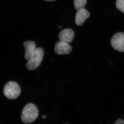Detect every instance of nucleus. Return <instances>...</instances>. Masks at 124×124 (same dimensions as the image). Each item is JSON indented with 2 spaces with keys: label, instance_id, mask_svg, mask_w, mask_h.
<instances>
[{
  "label": "nucleus",
  "instance_id": "f257e3e1",
  "mask_svg": "<svg viewBox=\"0 0 124 124\" xmlns=\"http://www.w3.org/2000/svg\"><path fill=\"white\" fill-rule=\"evenodd\" d=\"M38 116V108L33 103L27 104L23 108L21 119L25 124H29L36 119Z\"/></svg>",
  "mask_w": 124,
  "mask_h": 124
},
{
  "label": "nucleus",
  "instance_id": "f03ea898",
  "mask_svg": "<svg viewBox=\"0 0 124 124\" xmlns=\"http://www.w3.org/2000/svg\"><path fill=\"white\" fill-rule=\"evenodd\" d=\"M44 52L41 48H36L26 64L27 68L30 70H35L39 66L44 57Z\"/></svg>",
  "mask_w": 124,
  "mask_h": 124
},
{
  "label": "nucleus",
  "instance_id": "7ed1b4c3",
  "mask_svg": "<svg viewBox=\"0 0 124 124\" xmlns=\"http://www.w3.org/2000/svg\"><path fill=\"white\" fill-rule=\"evenodd\" d=\"M21 93V89L17 83L10 81L5 85L4 93L6 97L9 99H15L18 98Z\"/></svg>",
  "mask_w": 124,
  "mask_h": 124
},
{
  "label": "nucleus",
  "instance_id": "20e7f679",
  "mask_svg": "<svg viewBox=\"0 0 124 124\" xmlns=\"http://www.w3.org/2000/svg\"><path fill=\"white\" fill-rule=\"evenodd\" d=\"M111 43L115 50L124 52V33L118 32L115 34L111 39Z\"/></svg>",
  "mask_w": 124,
  "mask_h": 124
},
{
  "label": "nucleus",
  "instance_id": "39448f33",
  "mask_svg": "<svg viewBox=\"0 0 124 124\" xmlns=\"http://www.w3.org/2000/svg\"><path fill=\"white\" fill-rule=\"evenodd\" d=\"M72 49L69 43L61 41L57 42L54 46V51L59 55L68 54L71 53Z\"/></svg>",
  "mask_w": 124,
  "mask_h": 124
},
{
  "label": "nucleus",
  "instance_id": "423d86ee",
  "mask_svg": "<svg viewBox=\"0 0 124 124\" xmlns=\"http://www.w3.org/2000/svg\"><path fill=\"white\" fill-rule=\"evenodd\" d=\"M74 37V32L71 29H66L61 31L59 35L60 41L68 43L72 42Z\"/></svg>",
  "mask_w": 124,
  "mask_h": 124
},
{
  "label": "nucleus",
  "instance_id": "0eeeda50",
  "mask_svg": "<svg viewBox=\"0 0 124 124\" xmlns=\"http://www.w3.org/2000/svg\"><path fill=\"white\" fill-rule=\"evenodd\" d=\"M90 14L88 10L82 8L77 10L75 16V23L77 26L82 25L85 20L89 18Z\"/></svg>",
  "mask_w": 124,
  "mask_h": 124
},
{
  "label": "nucleus",
  "instance_id": "6e6552de",
  "mask_svg": "<svg viewBox=\"0 0 124 124\" xmlns=\"http://www.w3.org/2000/svg\"><path fill=\"white\" fill-rule=\"evenodd\" d=\"M23 45L25 49L24 57L26 60H28L36 48V44L34 41H27L24 42Z\"/></svg>",
  "mask_w": 124,
  "mask_h": 124
},
{
  "label": "nucleus",
  "instance_id": "1a4fd4ad",
  "mask_svg": "<svg viewBox=\"0 0 124 124\" xmlns=\"http://www.w3.org/2000/svg\"><path fill=\"white\" fill-rule=\"evenodd\" d=\"M86 4V0H74V6L76 10L84 8Z\"/></svg>",
  "mask_w": 124,
  "mask_h": 124
},
{
  "label": "nucleus",
  "instance_id": "9d476101",
  "mask_svg": "<svg viewBox=\"0 0 124 124\" xmlns=\"http://www.w3.org/2000/svg\"><path fill=\"white\" fill-rule=\"evenodd\" d=\"M116 6L119 10L124 13V0H116Z\"/></svg>",
  "mask_w": 124,
  "mask_h": 124
},
{
  "label": "nucleus",
  "instance_id": "9b49d317",
  "mask_svg": "<svg viewBox=\"0 0 124 124\" xmlns=\"http://www.w3.org/2000/svg\"><path fill=\"white\" fill-rule=\"evenodd\" d=\"M115 124H124V121L122 120L121 119H118L117 120L115 123Z\"/></svg>",
  "mask_w": 124,
  "mask_h": 124
},
{
  "label": "nucleus",
  "instance_id": "f8f14e48",
  "mask_svg": "<svg viewBox=\"0 0 124 124\" xmlns=\"http://www.w3.org/2000/svg\"><path fill=\"white\" fill-rule=\"evenodd\" d=\"M44 0L46 1H53V2H54V1H56V0Z\"/></svg>",
  "mask_w": 124,
  "mask_h": 124
},
{
  "label": "nucleus",
  "instance_id": "ddd939ff",
  "mask_svg": "<svg viewBox=\"0 0 124 124\" xmlns=\"http://www.w3.org/2000/svg\"><path fill=\"white\" fill-rule=\"evenodd\" d=\"M43 117L44 119H45V116H43Z\"/></svg>",
  "mask_w": 124,
  "mask_h": 124
}]
</instances>
